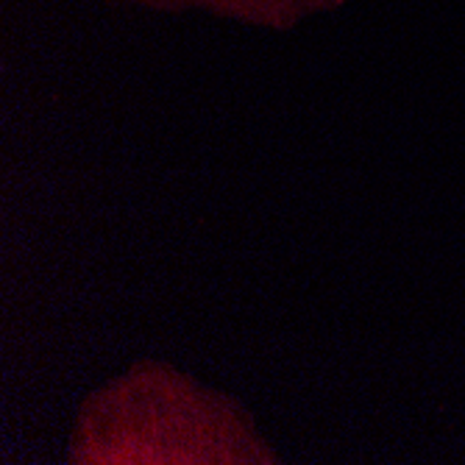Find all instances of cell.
<instances>
[{
    "label": "cell",
    "mask_w": 465,
    "mask_h": 465,
    "mask_svg": "<svg viewBox=\"0 0 465 465\" xmlns=\"http://www.w3.org/2000/svg\"><path fill=\"white\" fill-rule=\"evenodd\" d=\"M156 15H206L232 25L268 34H290L302 25L337 15L354 0H106Z\"/></svg>",
    "instance_id": "7a4b0ae2"
},
{
    "label": "cell",
    "mask_w": 465,
    "mask_h": 465,
    "mask_svg": "<svg viewBox=\"0 0 465 465\" xmlns=\"http://www.w3.org/2000/svg\"><path fill=\"white\" fill-rule=\"evenodd\" d=\"M67 465H282L253 412L164 360H137L78 401Z\"/></svg>",
    "instance_id": "6da1fadb"
}]
</instances>
